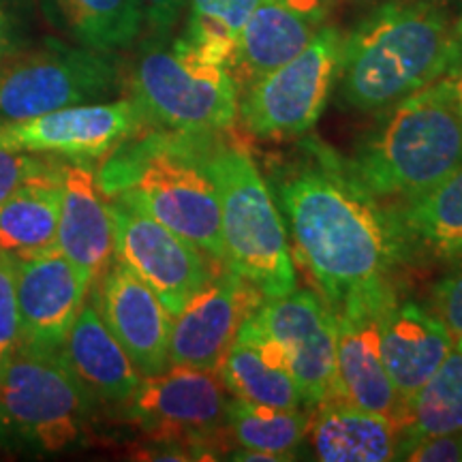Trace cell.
<instances>
[{
    "label": "cell",
    "mask_w": 462,
    "mask_h": 462,
    "mask_svg": "<svg viewBox=\"0 0 462 462\" xmlns=\"http://www.w3.org/2000/svg\"><path fill=\"white\" fill-rule=\"evenodd\" d=\"M315 458L323 462L396 460L401 430L383 415L366 411L343 398H328L309 420Z\"/></svg>",
    "instance_id": "obj_24"
},
{
    "label": "cell",
    "mask_w": 462,
    "mask_h": 462,
    "mask_svg": "<svg viewBox=\"0 0 462 462\" xmlns=\"http://www.w3.org/2000/svg\"><path fill=\"white\" fill-rule=\"evenodd\" d=\"M259 0H189L182 34L234 51L236 39Z\"/></svg>",
    "instance_id": "obj_29"
},
{
    "label": "cell",
    "mask_w": 462,
    "mask_h": 462,
    "mask_svg": "<svg viewBox=\"0 0 462 462\" xmlns=\"http://www.w3.org/2000/svg\"><path fill=\"white\" fill-rule=\"evenodd\" d=\"M146 126V118L133 99L82 103L31 118H0V148L95 161L106 159Z\"/></svg>",
    "instance_id": "obj_11"
},
{
    "label": "cell",
    "mask_w": 462,
    "mask_h": 462,
    "mask_svg": "<svg viewBox=\"0 0 462 462\" xmlns=\"http://www.w3.org/2000/svg\"><path fill=\"white\" fill-rule=\"evenodd\" d=\"M456 24H458V31L462 32V15L458 17V20H456Z\"/></svg>",
    "instance_id": "obj_37"
},
{
    "label": "cell",
    "mask_w": 462,
    "mask_h": 462,
    "mask_svg": "<svg viewBox=\"0 0 462 462\" xmlns=\"http://www.w3.org/2000/svg\"><path fill=\"white\" fill-rule=\"evenodd\" d=\"M430 310L443 321L452 338L462 343V262L454 263L452 270L432 287Z\"/></svg>",
    "instance_id": "obj_32"
},
{
    "label": "cell",
    "mask_w": 462,
    "mask_h": 462,
    "mask_svg": "<svg viewBox=\"0 0 462 462\" xmlns=\"http://www.w3.org/2000/svg\"><path fill=\"white\" fill-rule=\"evenodd\" d=\"M20 343V309H17L15 255L0 251V368Z\"/></svg>",
    "instance_id": "obj_30"
},
{
    "label": "cell",
    "mask_w": 462,
    "mask_h": 462,
    "mask_svg": "<svg viewBox=\"0 0 462 462\" xmlns=\"http://www.w3.org/2000/svg\"><path fill=\"white\" fill-rule=\"evenodd\" d=\"M263 300L253 315L285 356L304 404L337 396V317L326 300L310 289Z\"/></svg>",
    "instance_id": "obj_12"
},
{
    "label": "cell",
    "mask_w": 462,
    "mask_h": 462,
    "mask_svg": "<svg viewBox=\"0 0 462 462\" xmlns=\"http://www.w3.org/2000/svg\"><path fill=\"white\" fill-rule=\"evenodd\" d=\"M441 3H443V0H441ZM458 3H462V0H458Z\"/></svg>",
    "instance_id": "obj_38"
},
{
    "label": "cell",
    "mask_w": 462,
    "mask_h": 462,
    "mask_svg": "<svg viewBox=\"0 0 462 462\" xmlns=\"http://www.w3.org/2000/svg\"><path fill=\"white\" fill-rule=\"evenodd\" d=\"M396 460L411 462H462V430L401 441Z\"/></svg>",
    "instance_id": "obj_33"
},
{
    "label": "cell",
    "mask_w": 462,
    "mask_h": 462,
    "mask_svg": "<svg viewBox=\"0 0 462 462\" xmlns=\"http://www.w3.org/2000/svg\"><path fill=\"white\" fill-rule=\"evenodd\" d=\"M95 306L142 377H152L170 366V310L118 259L101 274Z\"/></svg>",
    "instance_id": "obj_17"
},
{
    "label": "cell",
    "mask_w": 462,
    "mask_h": 462,
    "mask_svg": "<svg viewBox=\"0 0 462 462\" xmlns=\"http://www.w3.org/2000/svg\"><path fill=\"white\" fill-rule=\"evenodd\" d=\"M118 84L114 51L45 39L0 60V118L20 120L103 101Z\"/></svg>",
    "instance_id": "obj_8"
},
{
    "label": "cell",
    "mask_w": 462,
    "mask_h": 462,
    "mask_svg": "<svg viewBox=\"0 0 462 462\" xmlns=\"http://www.w3.org/2000/svg\"><path fill=\"white\" fill-rule=\"evenodd\" d=\"M56 163L58 159H51V154L17 152V150L0 148V204L20 184L50 171Z\"/></svg>",
    "instance_id": "obj_31"
},
{
    "label": "cell",
    "mask_w": 462,
    "mask_h": 462,
    "mask_svg": "<svg viewBox=\"0 0 462 462\" xmlns=\"http://www.w3.org/2000/svg\"><path fill=\"white\" fill-rule=\"evenodd\" d=\"M343 42V32L326 24L296 58L246 86L238 103L246 133L287 142L313 129L338 79Z\"/></svg>",
    "instance_id": "obj_9"
},
{
    "label": "cell",
    "mask_w": 462,
    "mask_h": 462,
    "mask_svg": "<svg viewBox=\"0 0 462 462\" xmlns=\"http://www.w3.org/2000/svg\"><path fill=\"white\" fill-rule=\"evenodd\" d=\"M229 402L217 371L170 364L163 373L142 377L126 413L150 435H204L225 424Z\"/></svg>",
    "instance_id": "obj_14"
},
{
    "label": "cell",
    "mask_w": 462,
    "mask_h": 462,
    "mask_svg": "<svg viewBox=\"0 0 462 462\" xmlns=\"http://www.w3.org/2000/svg\"><path fill=\"white\" fill-rule=\"evenodd\" d=\"M462 430V343L454 340L446 360L407 404L401 441Z\"/></svg>",
    "instance_id": "obj_27"
},
{
    "label": "cell",
    "mask_w": 462,
    "mask_h": 462,
    "mask_svg": "<svg viewBox=\"0 0 462 462\" xmlns=\"http://www.w3.org/2000/svg\"><path fill=\"white\" fill-rule=\"evenodd\" d=\"M458 45V24L441 0H388L345 37L340 103L383 112L443 78Z\"/></svg>",
    "instance_id": "obj_3"
},
{
    "label": "cell",
    "mask_w": 462,
    "mask_h": 462,
    "mask_svg": "<svg viewBox=\"0 0 462 462\" xmlns=\"http://www.w3.org/2000/svg\"><path fill=\"white\" fill-rule=\"evenodd\" d=\"M62 204V161L20 184L0 204V251L32 257L56 246Z\"/></svg>",
    "instance_id": "obj_25"
},
{
    "label": "cell",
    "mask_w": 462,
    "mask_h": 462,
    "mask_svg": "<svg viewBox=\"0 0 462 462\" xmlns=\"http://www.w3.org/2000/svg\"><path fill=\"white\" fill-rule=\"evenodd\" d=\"M234 51L180 34L148 39L131 75V99L148 126L180 133H223L238 120L240 86Z\"/></svg>",
    "instance_id": "obj_5"
},
{
    "label": "cell",
    "mask_w": 462,
    "mask_h": 462,
    "mask_svg": "<svg viewBox=\"0 0 462 462\" xmlns=\"http://www.w3.org/2000/svg\"><path fill=\"white\" fill-rule=\"evenodd\" d=\"M392 282L364 289L334 310L337 317V396L388 418L402 430L407 407L381 357L379 306Z\"/></svg>",
    "instance_id": "obj_13"
},
{
    "label": "cell",
    "mask_w": 462,
    "mask_h": 462,
    "mask_svg": "<svg viewBox=\"0 0 462 462\" xmlns=\"http://www.w3.org/2000/svg\"><path fill=\"white\" fill-rule=\"evenodd\" d=\"M114 227V257L123 262L157 293L176 317L199 289L210 282V257L176 231L152 218L140 208L109 199Z\"/></svg>",
    "instance_id": "obj_10"
},
{
    "label": "cell",
    "mask_w": 462,
    "mask_h": 462,
    "mask_svg": "<svg viewBox=\"0 0 462 462\" xmlns=\"http://www.w3.org/2000/svg\"><path fill=\"white\" fill-rule=\"evenodd\" d=\"M262 291L234 270L212 276L171 317L170 364L217 371L240 326L262 304Z\"/></svg>",
    "instance_id": "obj_15"
},
{
    "label": "cell",
    "mask_w": 462,
    "mask_h": 462,
    "mask_svg": "<svg viewBox=\"0 0 462 462\" xmlns=\"http://www.w3.org/2000/svg\"><path fill=\"white\" fill-rule=\"evenodd\" d=\"M332 0H259L236 39L231 69L251 86L296 58L326 26Z\"/></svg>",
    "instance_id": "obj_18"
},
{
    "label": "cell",
    "mask_w": 462,
    "mask_h": 462,
    "mask_svg": "<svg viewBox=\"0 0 462 462\" xmlns=\"http://www.w3.org/2000/svg\"><path fill=\"white\" fill-rule=\"evenodd\" d=\"M28 22L20 0H0V60L26 48Z\"/></svg>",
    "instance_id": "obj_35"
},
{
    "label": "cell",
    "mask_w": 462,
    "mask_h": 462,
    "mask_svg": "<svg viewBox=\"0 0 462 462\" xmlns=\"http://www.w3.org/2000/svg\"><path fill=\"white\" fill-rule=\"evenodd\" d=\"M346 167L388 206L418 198L462 167V118L446 75L383 109Z\"/></svg>",
    "instance_id": "obj_4"
},
{
    "label": "cell",
    "mask_w": 462,
    "mask_h": 462,
    "mask_svg": "<svg viewBox=\"0 0 462 462\" xmlns=\"http://www.w3.org/2000/svg\"><path fill=\"white\" fill-rule=\"evenodd\" d=\"M379 337L385 371L407 407L446 360L454 338L430 309L398 300L394 287L379 306Z\"/></svg>",
    "instance_id": "obj_19"
},
{
    "label": "cell",
    "mask_w": 462,
    "mask_h": 462,
    "mask_svg": "<svg viewBox=\"0 0 462 462\" xmlns=\"http://www.w3.org/2000/svg\"><path fill=\"white\" fill-rule=\"evenodd\" d=\"M402 262H462V167L418 198L385 206Z\"/></svg>",
    "instance_id": "obj_21"
},
{
    "label": "cell",
    "mask_w": 462,
    "mask_h": 462,
    "mask_svg": "<svg viewBox=\"0 0 462 462\" xmlns=\"http://www.w3.org/2000/svg\"><path fill=\"white\" fill-rule=\"evenodd\" d=\"M56 251L90 282L106 273L114 257L109 201L97 182L90 161H62V204Z\"/></svg>",
    "instance_id": "obj_20"
},
{
    "label": "cell",
    "mask_w": 462,
    "mask_h": 462,
    "mask_svg": "<svg viewBox=\"0 0 462 462\" xmlns=\"http://www.w3.org/2000/svg\"><path fill=\"white\" fill-rule=\"evenodd\" d=\"M309 415L300 409L257 407L242 401H231L227 420L234 441L242 449H255L291 460L309 432Z\"/></svg>",
    "instance_id": "obj_28"
},
{
    "label": "cell",
    "mask_w": 462,
    "mask_h": 462,
    "mask_svg": "<svg viewBox=\"0 0 462 462\" xmlns=\"http://www.w3.org/2000/svg\"><path fill=\"white\" fill-rule=\"evenodd\" d=\"M20 343L60 351L75 317L86 304L90 279L56 248L32 257H15Z\"/></svg>",
    "instance_id": "obj_16"
},
{
    "label": "cell",
    "mask_w": 462,
    "mask_h": 462,
    "mask_svg": "<svg viewBox=\"0 0 462 462\" xmlns=\"http://www.w3.org/2000/svg\"><path fill=\"white\" fill-rule=\"evenodd\" d=\"M60 354L95 401L125 404L142 381V373L109 332L95 304L82 306Z\"/></svg>",
    "instance_id": "obj_23"
},
{
    "label": "cell",
    "mask_w": 462,
    "mask_h": 462,
    "mask_svg": "<svg viewBox=\"0 0 462 462\" xmlns=\"http://www.w3.org/2000/svg\"><path fill=\"white\" fill-rule=\"evenodd\" d=\"M225 133H217L210 148V170L221 201L225 265L257 287L263 298L287 296L296 289V268L279 204L251 150Z\"/></svg>",
    "instance_id": "obj_6"
},
{
    "label": "cell",
    "mask_w": 462,
    "mask_h": 462,
    "mask_svg": "<svg viewBox=\"0 0 462 462\" xmlns=\"http://www.w3.org/2000/svg\"><path fill=\"white\" fill-rule=\"evenodd\" d=\"M42 9L51 26L90 50H126L143 31L137 0H42Z\"/></svg>",
    "instance_id": "obj_26"
},
{
    "label": "cell",
    "mask_w": 462,
    "mask_h": 462,
    "mask_svg": "<svg viewBox=\"0 0 462 462\" xmlns=\"http://www.w3.org/2000/svg\"><path fill=\"white\" fill-rule=\"evenodd\" d=\"M268 184L300 263L332 310L390 281L402 253L388 212L332 150L309 146Z\"/></svg>",
    "instance_id": "obj_1"
},
{
    "label": "cell",
    "mask_w": 462,
    "mask_h": 462,
    "mask_svg": "<svg viewBox=\"0 0 462 462\" xmlns=\"http://www.w3.org/2000/svg\"><path fill=\"white\" fill-rule=\"evenodd\" d=\"M460 34V45H458V51H456L452 65L446 71V79L449 82V88H452V95H454V101H456V107H458L460 112V118H462V32Z\"/></svg>",
    "instance_id": "obj_36"
},
{
    "label": "cell",
    "mask_w": 462,
    "mask_h": 462,
    "mask_svg": "<svg viewBox=\"0 0 462 462\" xmlns=\"http://www.w3.org/2000/svg\"><path fill=\"white\" fill-rule=\"evenodd\" d=\"M92 398L60 351L17 343L0 368V446L9 452H67L86 435Z\"/></svg>",
    "instance_id": "obj_7"
},
{
    "label": "cell",
    "mask_w": 462,
    "mask_h": 462,
    "mask_svg": "<svg viewBox=\"0 0 462 462\" xmlns=\"http://www.w3.org/2000/svg\"><path fill=\"white\" fill-rule=\"evenodd\" d=\"M189 0H137L148 39H170L187 9Z\"/></svg>",
    "instance_id": "obj_34"
},
{
    "label": "cell",
    "mask_w": 462,
    "mask_h": 462,
    "mask_svg": "<svg viewBox=\"0 0 462 462\" xmlns=\"http://www.w3.org/2000/svg\"><path fill=\"white\" fill-rule=\"evenodd\" d=\"M217 133H137L97 171L103 195L140 208L225 265L221 201L210 170Z\"/></svg>",
    "instance_id": "obj_2"
},
{
    "label": "cell",
    "mask_w": 462,
    "mask_h": 462,
    "mask_svg": "<svg viewBox=\"0 0 462 462\" xmlns=\"http://www.w3.org/2000/svg\"><path fill=\"white\" fill-rule=\"evenodd\" d=\"M217 373L236 401L276 409H300L304 404L285 356L253 313L240 326Z\"/></svg>",
    "instance_id": "obj_22"
}]
</instances>
